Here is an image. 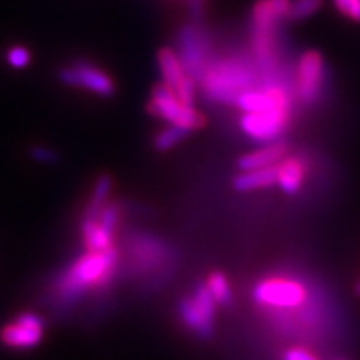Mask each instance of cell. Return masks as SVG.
I'll return each mask as SVG.
<instances>
[{"label": "cell", "instance_id": "cell-25", "mask_svg": "<svg viewBox=\"0 0 360 360\" xmlns=\"http://www.w3.org/2000/svg\"><path fill=\"white\" fill-rule=\"evenodd\" d=\"M355 294H357L359 297H360V277H359V281L357 282H355Z\"/></svg>", "mask_w": 360, "mask_h": 360}, {"label": "cell", "instance_id": "cell-21", "mask_svg": "<svg viewBox=\"0 0 360 360\" xmlns=\"http://www.w3.org/2000/svg\"><path fill=\"white\" fill-rule=\"evenodd\" d=\"M7 62L13 69H25L30 64V52L22 45H15V47L8 49Z\"/></svg>", "mask_w": 360, "mask_h": 360}, {"label": "cell", "instance_id": "cell-17", "mask_svg": "<svg viewBox=\"0 0 360 360\" xmlns=\"http://www.w3.org/2000/svg\"><path fill=\"white\" fill-rule=\"evenodd\" d=\"M191 132L192 130L182 127V125L170 124L169 127L160 130V132L155 135V139H154L155 150H159V152L170 150V148H174L177 143L182 142L184 139H187Z\"/></svg>", "mask_w": 360, "mask_h": 360}, {"label": "cell", "instance_id": "cell-24", "mask_svg": "<svg viewBox=\"0 0 360 360\" xmlns=\"http://www.w3.org/2000/svg\"><path fill=\"white\" fill-rule=\"evenodd\" d=\"M283 360H317V359H315L309 350L294 347L287 350L285 355H283Z\"/></svg>", "mask_w": 360, "mask_h": 360}, {"label": "cell", "instance_id": "cell-15", "mask_svg": "<svg viewBox=\"0 0 360 360\" xmlns=\"http://www.w3.org/2000/svg\"><path fill=\"white\" fill-rule=\"evenodd\" d=\"M304 177V164L299 159H295V157L283 159L281 164H278L277 186L285 193H289V195H294V193H297L302 188Z\"/></svg>", "mask_w": 360, "mask_h": 360}, {"label": "cell", "instance_id": "cell-13", "mask_svg": "<svg viewBox=\"0 0 360 360\" xmlns=\"http://www.w3.org/2000/svg\"><path fill=\"white\" fill-rule=\"evenodd\" d=\"M287 147L285 142H272L267 143V146L259 148V150L249 152V154L242 155L240 159L237 160V167L245 172V170H255V169H265L272 167V165L281 164V162L285 159Z\"/></svg>", "mask_w": 360, "mask_h": 360}, {"label": "cell", "instance_id": "cell-1", "mask_svg": "<svg viewBox=\"0 0 360 360\" xmlns=\"http://www.w3.org/2000/svg\"><path fill=\"white\" fill-rule=\"evenodd\" d=\"M260 72L254 60L242 53L214 56L199 80L205 98L215 103H236L242 94L259 87Z\"/></svg>", "mask_w": 360, "mask_h": 360}, {"label": "cell", "instance_id": "cell-4", "mask_svg": "<svg viewBox=\"0 0 360 360\" xmlns=\"http://www.w3.org/2000/svg\"><path fill=\"white\" fill-rule=\"evenodd\" d=\"M148 114L165 120L169 124L182 125L188 130H199L205 125V117L193 105H186L179 101L175 92L167 84L155 85L150 102L147 103Z\"/></svg>", "mask_w": 360, "mask_h": 360}, {"label": "cell", "instance_id": "cell-19", "mask_svg": "<svg viewBox=\"0 0 360 360\" xmlns=\"http://www.w3.org/2000/svg\"><path fill=\"white\" fill-rule=\"evenodd\" d=\"M323 0H292L289 12H287V20L300 22L312 17L315 12L321 11Z\"/></svg>", "mask_w": 360, "mask_h": 360}, {"label": "cell", "instance_id": "cell-3", "mask_svg": "<svg viewBox=\"0 0 360 360\" xmlns=\"http://www.w3.org/2000/svg\"><path fill=\"white\" fill-rule=\"evenodd\" d=\"M292 0H259L252 8V57L262 75L276 77L277 25L287 19Z\"/></svg>", "mask_w": 360, "mask_h": 360}, {"label": "cell", "instance_id": "cell-16", "mask_svg": "<svg viewBox=\"0 0 360 360\" xmlns=\"http://www.w3.org/2000/svg\"><path fill=\"white\" fill-rule=\"evenodd\" d=\"M112 191V179L110 175L103 174L96 180L94 184L92 197H90V202L85 209V215L82 222H97L98 217H101L103 207L109 204V193Z\"/></svg>", "mask_w": 360, "mask_h": 360}, {"label": "cell", "instance_id": "cell-22", "mask_svg": "<svg viewBox=\"0 0 360 360\" xmlns=\"http://www.w3.org/2000/svg\"><path fill=\"white\" fill-rule=\"evenodd\" d=\"M334 6L344 17L360 22V0H334Z\"/></svg>", "mask_w": 360, "mask_h": 360}, {"label": "cell", "instance_id": "cell-7", "mask_svg": "<svg viewBox=\"0 0 360 360\" xmlns=\"http://www.w3.org/2000/svg\"><path fill=\"white\" fill-rule=\"evenodd\" d=\"M255 302L277 310H292L304 305L307 290L304 283L292 278H265L254 289Z\"/></svg>", "mask_w": 360, "mask_h": 360}, {"label": "cell", "instance_id": "cell-23", "mask_svg": "<svg viewBox=\"0 0 360 360\" xmlns=\"http://www.w3.org/2000/svg\"><path fill=\"white\" fill-rule=\"evenodd\" d=\"M30 155L35 162H40V164H57L58 162V154L53 148L45 147V146H37L30 150Z\"/></svg>", "mask_w": 360, "mask_h": 360}, {"label": "cell", "instance_id": "cell-5", "mask_svg": "<svg viewBox=\"0 0 360 360\" xmlns=\"http://www.w3.org/2000/svg\"><path fill=\"white\" fill-rule=\"evenodd\" d=\"M177 56L187 74L199 82L205 67L214 58L212 35L199 24L186 25L179 34Z\"/></svg>", "mask_w": 360, "mask_h": 360}, {"label": "cell", "instance_id": "cell-8", "mask_svg": "<svg viewBox=\"0 0 360 360\" xmlns=\"http://www.w3.org/2000/svg\"><path fill=\"white\" fill-rule=\"evenodd\" d=\"M290 115L292 109H283V107L262 112H244L240 117V130L255 142H277L289 127Z\"/></svg>", "mask_w": 360, "mask_h": 360}, {"label": "cell", "instance_id": "cell-10", "mask_svg": "<svg viewBox=\"0 0 360 360\" xmlns=\"http://www.w3.org/2000/svg\"><path fill=\"white\" fill-rule=\"evenodd\" d=\"M323 75H326V65H323L322 53L317 51L304 52L297 64L294 85L297 101L302 105H314L321 98Z\"/></svg>", "mask_w": 360, "mask_h": 360}, {"label": "cell", "instance_id": "cell-14", "mask_svg": "<svg viewBox=\"0 0 360 360\" xmlns=\"http://www.w3.org/2000/svg\"><path fill=\"white\" fill-rule=\"evenodd\" d=\"M278 180V164L272 167L245 170L237 174L232 180V186L237 192H254L259 188H267L276 186Z\"/></svg>", "mask_w": 360, "mask_h": 360}, {"label": "cell", "instance_id": "cell-2", "mask_svg": "<svg viewBox=\"0 0 360 360\" xmlns=\"http://www.w3.org/2000/svg\"><path fill=\"white\" fill-rule=\"evenodd\" d=\"M117 262H119V254H117L115 247H110L103 252H87L57 278L56 285H53L56 299L62 305L79 302L80 297L90 287L107 285L117 267Z\"/></svg>", "mask_w": 360, "mask_h": 360}, {"label": "cell", "instance_id": "cell-11", "mask_svg": "<svg viewBox=\"0 0 360 360\" xmlns=\"http://www.w3.org/2000/svg\"><path fill=\"white\" fill-rule=\"evenodd\" d=\"M44 321L32 312L17 315L15 321L0 330V342L6 347L27 350L34 349L42 342Z\"/></svg>", "mask_w": 360, "mask_h": 360}, {"label": "cell", "instance_id": "cell-12", "mask_svg": "<svg viewBox=\"0 0 360 360\" xmlns=\"http://www.w3.org/2000/svg\"><path fill=\"white\" fill-rule=\"evenodd\" d=\"M159 67L164 84L174 90L175 96L186 105H193L195 102V80L187 74L184 65L180 64L177 52L165 47L159 52Z\"/></svg>", "mask_w": 360, "mask_h": 360}, {"label": "cell", "instance_id": "cell-18", "mask_svg": "<svg viewBox=\"0 0 360 360\" xmlns=\"http://www.w3.org/2000/svg\"><path fill=\"white\" fill-rule=\"evenodd\" d=\"M207 285H209L210 294L214 295L215 302L222 305V307H231L233 302L232 289L229 285L227 277L220 272H212L207 278Z\"/></svg>", "mask_w": 360, "mask_h": 360}, {"label": "cell", "instance_id": "cell-9", "mask_svg": "<svg viewBox=\"0 0 360 360\" xmlns=\"http://www.w3.org/2000/svg\"><path fill=\"white\" fill-rule=\"evenodd\" d=\"M58 80L69 87L84 89L98 97H112L115 94L114 79L87 60H75L58 72Z\"/></svg>", "mask_w": 360, "mask_h": 360}, {"label": "cell", "instance_id": "cell-6", "mask_svg": "<svg viewBox=\"0 0 360 360\" xmlns=\"http://www.w3.org/2000/svg\"><path fill=\"white\" fill-rule=\"evenodd\" d=\"M215 299L207 283H197L191 297H184L179 302V315L199 339H210L214 334Z\"/></svg>", "mask_w": 360, "mask_h": 360}, {"label": "cell", "instance_id": "cell-20", "mask_svg": "<svg viewBox=\"0 0 360 360\" xmlns=\"http://www.w3.org/2000/svg\"><path fill=\"white\" fill-rule=\"evenodd\" d=\"M119 219H120V205L117 204V202H109V204L103 207L97 224L101 225L103 231L114 236L115 227L119 225Z\"/></svg>", "mask_w": 360, "mask_h": 360}]
</instances>
